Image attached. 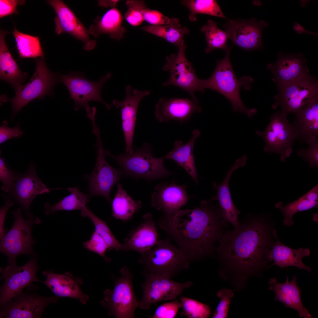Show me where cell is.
<instances>
[{
    "instance_id": "obj_1",
    "label": "cell",
    "mask_w": 318,
    "mask_h": 318,
    "mask_svg": "<svg viewBox=\"0 0 318 318\" xmlns=\"http://www.w3.org/2000/svg\"><path fill=\"white\" fill-rule=\"evenodd\" d=\"M203 200L192 209H180L163 215L157 221L159 228L176 242L191 262L212 255L228 227L218 204Z\"/></svg>"
},
{
    "instance_id": "obj_2",
    "label": "cell",
    "mask_w": 318,
    "mask_h": 318,
    "mask_svg": "<svg viewBox=\"0 0 318 318\" xmlns=\"http://www.w3.org/2000/svg\"><path fill=\"white\" fill-rule=\"evenodd\" d=\"M269 231L264 218L250 214L233 230H226L216 251L222 268L241 275L260 270L271 245Z\"/></svg>"
},
{
    "instance_id": "obj_3",
    "label": "cell",
    "mask_w": 318,
    "mask_h": 318,
    "mask_svg": "<svg viewBox=\"0 0 318 318\" xmlns=\"http://www.w3.org/2000/svg\"><path fill=\"white\" fill-rule=\"evenodd\" d=\"M230 47L226 52L224 57L217 61L215 70L211 76L206 80H201L203 93L206 89H211L223 95L230 102L233 112L246 114L251 118L256 114L254 108L249 109L244 104L240 94L241 88H250L253 79L249 76L238 78L233 71L230 59Z\"/></svg>"
},
{
    "instance_id": "obj_4",
    "label": "cell",
    "mask_w": 318,
    "mask_h": 318,
    "mask_svg": "<svg viewBox=\"0 0 318 318\" xmlns=\"http://www.w3.org/2000/svg\"><path fill=\"white\" fill-rule=\"evenodd\" d=\"M130 154H120L117 156L105 150L106 156L115 160L125 177L142 178L148 180L165 178L173 173L168 171L164 165V157L157 158L152 156L150 144L144 143L140 148Z\"/></svg>"
},
{
    "instance_id": "obj_5",
    "label": "cell",
    "mask_w": 318,
    "mask_h": 318,
    "mask_svg": "<svg viewBox=\"0 0 318 318\" xmlns=\"http://www.w3.org/2000/svg\"><path fill=\"white\" fill-rule=\"evenodd\" d=\"M138 262L143 268V274L152 273L170 278L188 269L191 262L168 238L159 239L154 246L142 255Z\"/></svg>"
},
{
    "instance_id": "obj_6",
    "label": "cell",
    "mask_w": 318,
    "mask_h": 318,
    "mask_svg": "<svg viewBox=\"0 0 318 318\" xmlns=\"http://www.w3.org/2000/svg\"><path fill=\"white\" fill-rule=\"evenodd\" d=\"M12 213L14 223L0 242V252L7 256L8 263L16 262V258L21 255H35L33 247L36 242L32 236V227L41 222L38 218L24 219L21 208L13 211Z\"/></svg>"
},
{
    "instance_id": "obj_7",
    "label": "cell",
    "mask_w": 318,
    "mask_h": 318,
    "mask_svg": "<svg viewBox=\"0 0 318 318\" xmlns=\"http://www.w3.org/2000/svg\"><path fill=\"white\" fill-rule=\"evenodd\" d=\"M120 272L121 276L114 279L113 289L105 290L104 299L101 303L108 309L109 316L117 318H134L139 302L133 289L132 275L126 266L122 267Z\"/></svg>"
},
{
    "instance_id": "obj_8",
    "label": "cell",
    "mask_w": 318,
    "mask_h": 318,
    "mask_svg": "<svg viewBox=\"0 0 318 318\" xmlns=\"http://www.w3.org/2000/svg\"><path fill=\"white\" fill-rule=\"evenodd\" d=\"M287 115L281 112H276L270 117L269 123L265 130L255 132L264 140V150L269 153L280 154L282 162L290 157L297 140L296 132L289 122Z\"/></svg>"
},
{
    "instance_id": "obj_9",
    "label": "cell",
    "mask_w": 318,
    "mask_h": 318,
    "mask_svg": "<svg viewBox=\"0 0 318 318\" xmlns=\"http://www.w3.org/2000/svg\"><path fill=\"white\" fill-rule=\"evenodd\" d=\"M278 93L274 96L273 108L279 107L281 112L288 115L294 114L305 107L318 96V82L309 73L289 84L277 87Z\"/></svg>"
},
{
    "instance_id": "obj_10",
    "label": "cell",
    "mask_w": 318,
    "mask_h": 318,
    "mask_svg": "<svg viewBox=\"0 0 318 318\" xmlns=\"http://www.w3.org/2000/svg\"><path fill=\"white\" fill-rule=\"evenodd\" d=\"M36 70L29 81L15 89L16 95L10 100L14 114L32 100L52 95L54 87L60 82L58 74L48 69L44 58L36 59Z\"/></svg>"
},
{
    "instance_id": "obj_11",
    "label": "cell",
    "mask_w": 318,
    "mask_h": 318,
    "mask_svg": "<svg viewBox=\"0 0 318 318\" xmlns=\"http://www.w3.org/2000/svg\"><path fill=\"white\" fill-rule=\"evenodd\" d=\"M60 82L63 83L68 90L71 98L74 102V109L77 110L80 107L83 108L88 116L91 114L88 103L92 101L100 102L103 104L108 110H110L111 105L105 102L101 95L102 89L105 83L109 80L111 76L110 72L100 78L97 82L90 81L85 77L84 74L72 72L66 74H58Z\"/></svg>"
},
{
    "instance_id": "obj_12",
    "label": "cell",
    "mask_w": 318,
    "mask_h": 318,
    "mask_svg": "<svg viewBox=\"0 0 318 318\" xmlns=\"http://www.w3.org/2000/svg\"><path fill=\"white\" fill-rule=\"evenodd\" d=\"M92 132L96 138L97 158L93 171L85 177L89 183L88 195L90 196H102L111 203V189L119 182L123 175V173L120 169L114 168L106 161L105 150L103 148L100 133L97 125L92 127Z\"/></svg>"
},
{
    "instance_id": "obj_13",
    "label": "cell",
    "mask_w": 318,
    "mask_h": 318,
    "mask_svg": "<svg viewBox=\"0 0 318 318\" xmlns=\"http://www.w3.org/2000/svg\"><path fill=\"white\" fill-rule=\"evenodd\" d=\"M186 48L183 39L177 47L178 54H173L166 57V63L163 69L164 71H169L170 76L169 79L162 85L165 86L172 85L178 87L187 92L193 101L199 103L195 93L198 91L202 92L201 79L197 77L192 63L188 62L186 57L185 54Z\"/></svg>"
},
{
    "instance_id": "obj_14",
    "label": "cell",
    "mask_w": 318,
    "mask_h": 318,
    "mask_svg": "<svg viewBox=\"0 0 318 318\" xmlns=\"http://www.w3.org/2000/svg\"><path fill=\"white\" fill-rule=\"evenodd\" d=\"M38 270L37 259L32 256L25 264L18 266L16 262L8 263L5 269H1V278L4 279L0 291V307L10 301L25 288L32 285L34 281L42 282L37 277Z\"/></svg>"
},
{
    "instance_id": "obj_15",
    "label": "cell",
    "mask_w": 318,
    "mask_h": 318,
    "mask_svg": "<svg viewBox=\"0 0 318 318\" xmlns=\"http://www.w3.org/2000/svg\"><path fill=\"white\" fill-rule=\"evenodd\" d=\"M144 275L145 279L141 285L143 295L139 302L138 307L145 310L157 302L175 300L185 289L193 284L190 281L177 282L169 277L157 274L150 273Z\"/></svg>"
},
{
    "instance_id": "obj_16",
    "label": "cell",
    "mask_w": 318,
    "mask_h": 318,
    "mask_svg": "<svg viewBox=\"0 0 318 318\" xmlns=\"http://www.w3.org/2000/svg\"><path fill=\"white\" fill-rule=\"evenodd\" d=\"M32 286L27 287L26 291H22L0 307V318H41L47 306L58 302L59 297L39 295L32 291Z\"/></svg>"
},
{
    "instance_id": "obj_17",
    "label": "cell",
    "mask_w": 318,
    "mask_h": 318,
    "mask_svg": "<svg viewBox=\"0 0 318 318\" xmlns=\"http://www.w3.org/2000/svg\"><path fill=\"white\" fill-rule=\"evenodd\" d=\"M268 26L267 21L253 18L229 20L224 27L233 44L250 51L262 48V32Z\"/></svg>"
},
{
    "instance_id": "obj_18",
    "label": "cell",
    "mask_w": 318,
    "mask_h": 318,
    "mask_svg": "<svg viewBox=\"0 0 318 318\" xmlns=\"http://www.w3.org/2000/svg\"><path fill=\"white\" fill-rule=\"evenodd\" d=\"M49 190L38 176L35 165L31 163L25 173H17L14 186L9 193L25 212L27 218H29L33 217L29 212L32 201L39 195L49 193Z\"/></svg>"
},
{
    "instance_id": "obj_19",
    "label": "cell",
    "mask_w": 318,
    "mask_h": 318,
    "mask_svg": "<svg viewBox=\"0 0 318 318\" xmlns=\"http://www.w3.org/2000/svg\"><path fill=\"white\" fill-rule=\"evenodd\" d=\"M125 96L122 101L114 100L112 103L120 111L122 125L126 144V153H132V142L138 109L142 99L150 94L149 90H132L130 85L125 88Z\"/></svg>"
},
{
    "instance_id": "obj_20",
    "label": "cell",
    "mask_w": 318,
    "mask_h": 318,
    "mask_svg": "<svg viewBox=\"0 0 318 318\" xmlns=\"http://www.w3.org/2000/svg\"><path fill=\"white\" fill-rule=\"evenodd\" d=\"M307 59L303 54H287L279 52L276 60L267 67L272 74V80L277 87L292 82L309 73Z\"/></svg>"
},
{
    "instance_id": "obj_21",
    "label": "cell",
    "mask_w": 318,
    "mask_h": 318,
    "mask_svg": "<svg viewBox=\"0 0 318 318\" xmlns=\"http://www.w3.org/2000/svg\"><path fill=\"white\" fill-rule=\"evenodd\" d=\"M47 2L52 7L57 15L54 21L55 32L57 34L67 33L82 41L85 44L84 46L85 50H90L95 47L96 42L90 40L88 30L63 1L50 0L47 1Z\"/></svg>"
},
{
    "instance_id": "obj_22",
    "label": "cell",
    "mask_w": 318,
    "mask_h": 318,
    "mask_svg": "<svg viewBox=\"0 0 318 318\" xmlns=\"http://www.w3.org/2000/svg\"><path fill=\"white\" fill-rule=\"evenodd\" d=\"M186 184H177L162 182L156 186L151 196V205L156 210H161L163 215H172L185 205L190 198L188 195Z\"/></svg>"
},
{
    "instance_id": "obj_23",
    "label": "cell",
    "mask_w": 318,
    "mask_h": 318,
    "mask_svg": "<svg viewBox=\"0 0 318 318\" xmlns=\"http://www.w3.org/2000/svg\"><path fill=\"white\" fill-rule=\"evenodd\" d=\"M201 111L199 103L188 98L162 97L156 105L155 113L160 122L175 120L182 123L188 121L193 113Z\"/></svg>"
},
{
    "instance_id": "obj_24",
    "label": "cell",
    "mask_w": 318,
    "mask_h": 318,
    "mask_svg": "<svg viewBox=\"0 0 318 318\" xmlns=\"http://www.w3.org/2000/svg\"><path fill=\"white\" fill-rule=\"evenodd\" d=\"M42 275L46 280L42 281L45 285L58 297H67L77 299L83 304H85L89 297L82 292L80 285L82 280L74 276L69 272L62 274L54 273L52 270H45Z\"/></svg>"
},
{
    "instance_id": "obj_25",
    "label": "cell",
    "mask_w": 318,
    "mask_h": 318,
    "mask_svg": "<svg viewBox=\"0 0 318 318\" xmlns=\"http://www.w3.org/2000/svg\"><path fill=\"white\" fill-rule=\"evenodd\" d=\"M156 225L151 213L144 215L140 223L125 239L124 251H134L142 255L154 246L159 240Z\"/></svg>"
},
{
    "instance_id": "obj_26",
    "label": "cell",
    "mask_w": 318,
    "mask_h": 318,
    "mask_svg": "<svg viewBox=\"0 0 318 318\" xmlns=\"http://www.w3.org/2000/svg\"><path fill=\"white\" fill-rule=\"evenodd\" d=\"M247 157L244 155L237 160L233 165L228 171L222 183L218 185L215 182L213 185L216 189L217 194L210 199L213 201L217 200L220 207L224 221L231 223L235 228L239 225L238 217L240 211L235 206L232 200L229 186L230 178L233 172L241 167L244 166L246 163Z\"/></svg>"
},
{
    "instance_id": "obj_27",
    "label": "cell",
    "mask_w": 318,
    "mask_h": 318,
    "mask_svg": "<svg viewBox=\"0 0 318 318\" xmlns=\"http://www.w3.org/2000/svg\"><path fill=\"white\" fill-rule=\"evenodd\" d=\"M272 234L275 238L276 242L270 246L266 253L267 261H273L271 266L276 265L281 268L293 266L309 272L312 271L311 267L306 265L302 261L304 257L308 256L310 254L309 249L300 248L295 249L291 248L280 242L275 230H273Z\"/></svg>"
},
{
    "instance_id": "obj_28",
    "label": "cell",
    "mask_w": 318,
    "mask_h": 318,
    "mask_svg": "<svg viewBox=\"0 0 318 318\" xmlns=\"http://www.w3.org/2000/svg\"><path fill=\"white\" fill-rule=\"evenodd\" d=\"M286 277V281L284 283H279L275 277L269 280V289L275 293L274 300L280 301L286 307L297 311L300 318H312L302 304L300 291L297 283L296 275L294 276L290 281L288 276Z\"/></svg>"
},
{
    "instance_id": "obj_29",
    "label": "cell",
    "mask_w": 318,
    "mask_h": 318,
    "mask_svg": "<svg viewBox=\"0 0 318 318\" xmlns=\"http://www.w3.org/2000/svg\"><path fill=\"white\" fill-rule=\"evenodd\" d=\"M292 125L297 135V140L301 143H307L318 135V96L311 100L304 108L294 113Z\"/></svg>"
},
{
    "instance_id": "obj_30",
    "label": "cell",
    "mask_w": 318,
    "mask_h": 318,
    "mask_svg": "<svg viewBox=\"0 0 318 318\" xmlns=\"http://www.w3.org/2000/svg\"><path fill=\"white\" fill-rule=\"evenodd\" d=\"M201 134L200 131L195 129L192 132V136L186 143L180 140L176 141L174 148L164 157L165 159L174 160L179 166L184 169L194 180L196 184H198V175L197 173L193 149L196 139Z\"/></svg>"
},
{
    "instance_id": "obj_31",
    "label": "cell",
    "mask_w": 318,
    "mask_h": 318,
    "mask_svg": "<svg viewBox=\"0 0 318 318\" xmlns=\"http://www.w3.org/2000/svg\"><path fill=\"white\" fill-rule=\"evenodd\" d=\"M6 31L0 32V77L8 82L15 89L21 85L28 76L22 72L11 54L6 45L5 36Z\"/></svg>"
},
{
    "instance_id": "obj_32",
    "label": "cell",
    "mask_w": 318,
    "mask_h": 318,
    "mask_svg": "<svg viewBox=\"0 0 318 318\" xmlns=\"http://www.w3.org/2000/svg\"><path fill=\"white\" fill-rule=\"evenodd\" d=\"M122 20L120 12L114 7L107 11L102 16H98L88 30L90 34L95 37L106 34L112 38L119 40L123 38L126 32L122 25Z\"/></svg>"
},
{
    "instance_id": "obj_33",
    "label": "cell",
    "mask_w": 318,
    "mask_h": 318,
    "mask_svg": "<svg viewBox=\"0 0 318 318\" xmlns=\"http://www.w3.org/2000/svg\"><path fill=\"white\" fill-rule=\"evenodd\" d=\"M318 205V184L304 195L293 202L286 206L279 202L275 205V207L279 210L284 216L283 223L284 225L290 226L293 223L292 218L295 213L310 209L316 207Z\"/></svg>"
},
{
    "instance_id": "obj_34",
    "label": "cell",
    "mask_w": 318,
    "mask_h": 318,
    "mask_svg": "<svg viewBox=\"0 0 318 318\" xmlns=\"http://www.w3.org/2000/svg\"><path fill=\"white\" fill-rule=\"evenodd\" d=\"M117 191L112 201V215L117 219L126 221L132 218L142 206L141 202L133 200L118 182Z\"/></svg>"
},
{
    "instance_id": "obj_35",
    "label": "cell",
    "mask_w": 318,
    "mask_h": 318,
    "mask_svg": "<svg viewBox=\"0 0 318 318\" xmlns=\"http://www.w3.org/2000/svg\"><path fill=\"white\" fill-rule=\"evenodd\" d=\"M71 193L58 203L54 205L46 203L44 204V213L49 215H53L57 211H70L83 210L89 202L90 196L80 192L77 187L68 188Z\"/></svg>"
},
{
    "instance_id": "obj_36",
    "label": "cell",
    "mask_w": 318,
    "mask_h": 318,
    "mask_svg": "<svg viewBox=\"0 0 318 318\" xmlns=\"http://www.w3.org/2000/svg\"><path fill=\"white\" fill-rule=\"evenodd\" d=\"M14 26L12 32L16 44V48L20 58H44L39 38L24 34L17 30Z\"/></svg>"
},
{
    "instance_id": "obj_37",
    "label": "cell",
    "mask_w": 318,
    "mask_h": 318,
    "mask_svg": "<svg viewBox=\"0 0 318 318\" xmlns=\"http://www.w3.org/2000/svg\"><path fill=\"white\" fill-rule=\"evenodd\" d=\"M143 31L152 34L166 40L177 48L184 36L189 32L186 27H182L179 21L163 25H148L142 27Z\"/></svg>"
},
{
    "instance_id": "obj_38",
    "label": "cell",
    "mask_w": 318,
    "mask_h": 318,
    "mask_svg": "<svg viewBox=\"0 0 318 318\" xmlns=\"http://www.w3.org/2000/svg\"><path fill=\"white\" fill-rule=\"evenodd\" d=\"M201 31L205 36L207 47L205 49L206 53H208L215 49H222L226 51L230 47L227 44L229 39L227 33L219 29L217 23L211 19L201 27Z\"/></svg>"
},
{
    "instance_id": "obj_39",
    "label": "cell",
    "mask_w": 318,
    "mask_h": 318,
    "mask_svg": "<svg viewBox=\"0 0 318 318\" xmlns=\"http://www.w3.org/2000/svg\"><path fill=\"white\" fill-rule=\"evenodd\" d=\"M81 211L82 216L87 217L92 221L95 226V231L104 240L109 250L112 249L117 251L124 250V244L120 243L117 240L106 222L97 217L87 206Z\"/></svg>"
},
{
    "instance_id": "obj_40",
    "label": "cell",
    "mask_w": 318,
    "mask_h": 318,
    "mask_svg": "<svg viewBox=\"0 0 318 318\" xmlns=\"http://www.w3.org/2000/svg\"><path fill=\"white\" fill-rule=\"evenodd\" d=\"M190 12L188 17L191 21L196 20L198 14H207L227 19L222 12L217 1L214 0H185L181 1Z\"/></svg>"
},
{
    "instance_id": "obj_41",
    "label": "cell",
    "mask_w": 318,
    "mask_h": 318,
    "mask_svg": "<svg viewBox=\"0 0 318 318\" xmlns=\"http://www.w3.org/2000/svg\"><path fill=\"white\" fill-rule=\"evenodd\" d=\"M183 311L181 314L189 318H206L210 309L206 304L196 300L185 297L180 298Z\"/></svg>"
},
{
    "instance_id": "obj_42",
    "label": "cell",
    "mask_w": 318,
    "mask_h": 318,
    "mask_svg": "<svg viewBox=\"0 0 318 318\" xmlns=\"http://www.w3.org/2000/svg\"><path fill=\"white\" fill-rule=\"evenodd\" d=\"M128 9L124 18L130 25L133 26L140 25L144 21L142 11L146 7L142 0H129L126 1Z\"/></svg>"
},
{
    "instance_id": "obj_43",
    "label": "cell",
    "mask_w": 318,
    "mask_h": 318,
    "mask_svg": "<svg viewBox=\"0 0 318 318\" xmlns=\"http://www.w3.org/2000/svg\"><path fill=\"white\" fill-rule=\"evenodd\" d=\"M309 145L307 148H302L297 150V155L307 162L311 168L318 167V139L314 137L307 143Z\"/></svg>"
},
{
    "instance_id": "obj_44",
    "label": "cell",
    "mask_w": 318,
    "mask_h": 318,
    "mask_svg": "<svg viewBox=\"0 0 318 318\" xmlns=\"http://www.w3.org/2000/svg\"><path fill=\"white\" fill-rule=\"evenodd\" d=\"M83 245L87 250L93 252L103 257L107 262L111 259L105 255L108 246L102 237L95 231L92 234L90 239L84 242Z\"/></svg>"
},
{
    "instance_id": "obj_45",
    "label": "cell",
    "mask_w": 318,
    "mask_h": 318,
    "mask_svg": "<svg viewBox=\"0 0 318 318\" xmlns=\"http://www.w3.org/2000/svg\"><path fill=\"white\" fill-rule=\"evenodd\" d=\"M217 296L220 298V300L213 315V318H226L231 299L233 296V292L231 289H223L217 292Z\"/></svg>"
},
{
    "instance_id": "obj_46",
    "label": "cell",
    "mask_w": 318,
    "mask_h": 318,
    "mask_svg": "<svg viewBox=\"0 0 318 318\" xmlns=\"http://www.w3.org/2000/svg\"><path fill=\"white\" fill-rule=\"evenodd\" d=\"M144 20L152 25H163L173 24L179 21L176 18L170 19L160 12L153 10L144 9L142 11Z\"/></svg>"
},
{
    "instance_id": "obj_47",
    "label": "cell",
    "mask_w": 318,
    "mask_h": 318,
    "mask_svg": "<svg viewBox=\"0 0 318 318\" xmlns=\"http://www.w3.org/2000/svg\"><path fill=\"white\" fill-rule=\"evenodd\" d=\"M17 173L7 167L4 158H0V180L2 183L1 190L9 193L14 186Z\"/></svg>"
},
{
    "instance_id": "obj_48",
    "label": "cell",
    "mask_w": 318,
    "mask_h": 318,
    "mask_svg": "<svg viewBox=\"0 0 318 318\" xmlns=\"http://www.w3.org/2000/svg\"><path fill=\"white\" fill-rule=\"evenodd\" d=\"M182 307L180 302L175 300L164 303L156 309L153 318H173L176 316L180 308Z\"/></svg>"
},
{
    "instance_id": "obj_49",
    "label": "cell",
    "mask_w": 318,
    "mask_h": 318,
    "mask_svg": "<svg viewBox=\"0 0 318 318\" xmlns=\"http://www.w3.org/2000/svg\"><path fill=\"white\" fill-rule=\"evenodd\" d=\"M7 122L4 121L0 127V143L13 138H20L24 132L21 130L19 123L14 128L7 127Z\"/></svg>"
},
{
    "instance_id": "obj_50",
    "label": "cell",
    "mask_w": 318,
    "mask_h": 318,
    "mask_svg": "<svg viewBox=\"0 0 318 318\" xmlns=\"http://www.w3.org/2000/svg\"><path fill=\"white\" fill-rule=\"evenodd\" d=\"M24 0H0V18L18 14L17 7L19 5L25 4Z\"/></svg>"
},
{
    "instance_id": "obj_51",
    "label": "cell",
    "mask_w": 318,
    "mask_h": 318,
    "mask_svg": "<svg viewBox=\"0 0 318 318\" xmlns=\"http://www.w3.org/2000/svg\"><path fill=\"white\" fill-rule=\"evenodd\" d=\"M14 202L9 199L6 201V203L0 209V238L2 239L6 233L8 231V230L4 228V223L5 218L7 211L13 205Z\"/></svg>"
},
{
    "instance_id": "obj_52",
    "label": "cell",
    "mask_w": 318,
    "mask_h": 318,
    "mask_svg": "<svg viewBox=\"0 0 318 318\" xmlns=\"http://www.w3.org/2000/svg\"><path fill=\"white\" fill-rule=\"evenodd\" d=\"M293 28L294 30L298 34L306 33L309 35H314L317 37L318 33L307 30L300 24L297 22L294 23Z\"/></svg>"
},
{
    "instance_id": "obj_53",
    "label": "cell",
    "mask_w": 318,
    "mask_h": 318,
    "mask_svg": "<svg viewBox=\"0 0 318 318\" xmlns=\"http://www.w3.org/2000/svg\"><path fill=\"white\" fill-rule=\"evenodd\" d=\"M118 1L117 0L101 1H100L99 4L101 6L105 7L110 6L114 8Z\"/></svg>"
}]
</instances>
